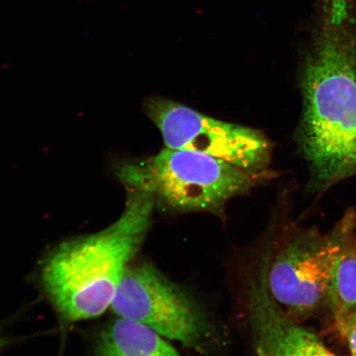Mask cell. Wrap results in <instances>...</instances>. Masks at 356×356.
<instances>
[{
	"label": "cell",
	"mask_w": 356,
	"mask_h": 356,
	"mask_svg": "<svg viewBox=\"0 0 356 356\" xmlns=\"http://www.w3.org/2000/svg\"><path fill=\"white\" fill-rule=\"evenodd\" d=\"M298 143L311 188L356 175V12L354 0H319V21L302 65Z\"/></svg>",
	"instance_id": "cell-1"
},
{
	"label": "cell",
	"mask_w": 356,
	"mask_h": 356,
	"mask_svg": "<svg viewBox=\"0 0 356 356\" xmlns=\"http://www.w3.org/2000/svg\"><path fill=\"white\" fill-rule=\"evenodd\" d=\"M155 207L152 195L131 190L126 210L113 225L67 240L47 256L41 283L62 318L83 321L111 308L124 271L145 242Z\"/></svg>",
	"instance_id": "cell-2"
},
{
	"label": "cell",
	"mask_w": 356,
	"mask_h": 356,
	"mask_svg": "<svg viewBox=\"0 0 356 356\" xmlns=\"http://www.w3.org/2000/svg\"><path fill=\"white\" fill-rule=\"evenodd\" d=\"M120 175L131 190L150 194L156 206L167 211L217 216L231 199L270 178L208 154L167 147L149 158L123 164Z\"/></svg>",
	"instance_id": "cell-3"
},
{
	"label": "cell",
	"mask_w": 356,
	"mask_h": 356,
	"mask_svg": "<svg viewBox=\"0 0 356 356\" xmlns=\"http://www.w3.org/2000/svg\"><path fill=\"white\" fill-rule=\"evenodd\" d=\"M110 309L118 318L143 324L197 353L208 350L213 340L206 311L149 262L127 267Z\"/></svg>",
	"instance_id": "cell-4"
},
{
	"label": "cell",
	"mask_w": 356,
	"mask_h": 356,
	"mask_svg": "<svg viewBox=\"0 0 356 356\" xmlns=\"http://www.w3.org/2000/svg\"><path fill=\"white\" fill-rule=\"evenodd\" d=\"M342 234L341 220L326 234L296 228L273 256L268 255L267 286L275 302L293 318L327 308Z\"/></svg>",
	"instance_id": "cell-5"
},
{
	"label": "cell",
	"mask_w": 356,
	"mask_h": 356,
	"mask_svg": "<svg viewBox=\"0 0 356 356\" xmlns=\"http://www.w3.org/2000/svg\"><path fill=\"white\" fill-rule=\"evenodd\" d=\"M145 113L167 148L212 156L254 175L271 176L273 145L264 132L220 121L163 97H152Z\"/></svg>",
	"instance_id": "cell-6"
},
{
	"label": "cell",
	"mask_w": 356,
	"mask_h": 356,
	"mask_svg": "<svg viewBox=\"0 0 356 356\" xmlns=\"http://www.w3.org/2000/svg\"><path fill=\"white\" fill-rule=\"evenodd\" d=\"M248 317L257 356H338L275 302L265 280L248 289Z\"/></svg>",
	"instance_id": "cell-7"
},
{
	"label": "cell",
	"mask_w": 356,
	"mask_h": 356,
	"mask_svg": "<svg viewBox=\"0 0 356 356\" xmlns=\"http://www.w3.org/2000/svg\"><path fill=\"white\" fill-rule=\"evenodd\" d=\"M96 356H182L166 338L143 324L117 318L102 329Z\"/></svg>",
	"instance_id": "cell-8"
},
{
	"label": "cell",
	"mask_w": 356,
	"mask_h": 356,
	"mask_svg": "<svg viewBox=\"0 0 356 356\" xmlns=\"http://www.w3.org/2000/svg\"><path fill=\"white\" fill-rule=\"evenodd\" d=\"M343 225L339 253L334 266L327 309L336 323L356 314V215L348 211Z\"/></svg>",
	"instance_id": "cell-9"
},
{
	"label": "cell",
	"mask_w": 356,
	"mask_h": 356,
	"mask_svg": "<svg viewBox=\"0 0 356 356\" xmlns=\"http://www.w3.org/2000/svg\"><path fill=\"white\" fill-rule=\"evenodd\" d=\"M336 325L348 345L351 355L356 356V314L348 316Z\"/></svg>",
	"instance_id": "cell-10"
},
{
	"label": "cell",
	"mask_w": 356,
	"mask_h": 356,
	"mask_svg": "<svg viewBox=\"0 0 356 356\" xmlns=\"http://www.w3.org/2000/svg\"><path fill=\"white\" fill-rule=\"evenodd\" d=\"M6 345H8L7 338L3 337L1 334H0V351H1Z\"/></svg>",
	"instance_id": "cell-11"
}]
</instances>
